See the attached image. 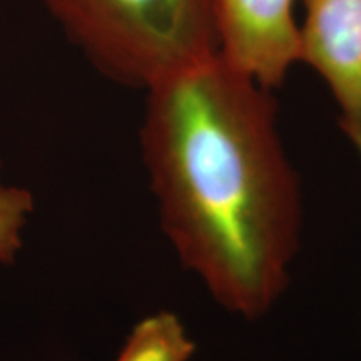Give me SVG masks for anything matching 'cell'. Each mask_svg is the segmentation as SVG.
Returning a JSON list of instances; mask_svg holds the SVG:
<instances>
[{
	"instance_id": "5",
	"label": "cell",
	"mask_w": 361,
	"mask_h": 361,
	"mask_svg": "<svg viewBox=\"0 0 361 361\" xmlns=\"http://www.w3.org/2000/svg\"><path fill=\"white\" fill-rule=\"evenodd\" d=\"M194 343L173 313H156L135 324L116 361H189Z\"/></svg>"
},
{
	"instance_id": "7",
	"label": "cell",
	"mask_w": 361,
	"mask_h": 361,
	"mask_svg": "<svg viewBox=\"0 0 361 361\" xmlns=\"http://www.w3.org/2000/svg\"><path fill=\"white\" fill-rule=\"evenodd\" d=\"M346 135L351 139V142L355 144V147L358 149L360 156H361V128H343Z\"/></svg>"
},
{
	"instance_id": "6",
	"label": "cell",
	"mask_w": 361,
	"mask_h": 361,
	"mask_svg": "<svg viewBox=\"0 0 361 361\" xmlns=\"http://www.w3.org/2000/svg\"><path fill=\"white\" fill-rule=\"evenodd\" d=\"M32 204L29 191L6 186L0 180V264H11L20 250V231Z\"/></svg>"
},
{
	"instance_id": "3",
	"label": "cell",
	"mask_w": 361,
	"mask_h": 361,
	"mask_svg": "<svg viewBox=\"0 0 361 361\" xmlns=\"http://www.w3.org/2000/svg\"><path fill=\"white\" fill-rule=\"evenodd\" d=\"M296 0H213L219 54L266 89L300 62Z\"/></svg>"
},
{
	"instance_id": "2",
	"label": "cell",
	"mask_w": 361,
	"mask_h": 361,
	"mask_svg": "<svg viewBox=\"0 0 361 361\" xmlns=\"http://www.w3.org/2000/svg\"><path fill=\"white\" fill-rule=\"evenodd\" d=\"M67 39L114 82L149 89L219 51L213 0H44Z\"/></svg>"
},
{
	"instance_id": "4",
	"label": "cell",
	"mask_w": 361,
	"mask_h": 361,
	"mask_svg": "<svg viewBox=\"0 0 361 361\" xmlns=\"http://www.w3.org/2000/svg\"><path fill=\"white\" fill-rule=\"evenodd\" d=\"M300 62L318 72L341 109V128H361V0H303Z\"/></svg>"
},
{
	"instance_id": "1",
	"label": "cell",
	"mask_w": 361,
	"mask_h": 361,
	"mask_svg": "<svg viewBox=\"0 0 361 361\" xmlns=\"http://www.w3.org/2000/svg\"><path fill=\"white\" fill-rule=\"evenodd\" d=\"M142 152L176 252L233 313H266L288 283L301 196L271 89L219 51L147 89Z\"/></svg>"
}]
</instances>
